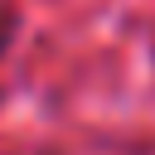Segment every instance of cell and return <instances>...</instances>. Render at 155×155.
Returning a JSON list of instances; mask_svg holds the SVG:
<instances>
[{"label": "cell", "instance_id": "cell-1", "mask_svg": "<svg viewBox=\"0 0 155 155\" xmlns=\"http://www.w3.org/2000/svg\"><path fill=\"white\" fill-rule=\"evenodd\" d=\"M15 29H19V19H15L10 10H0V53L10 48V39H15Z\"/></svg>", "mask_w": 155, "mask_h": 155}]
</instances>
